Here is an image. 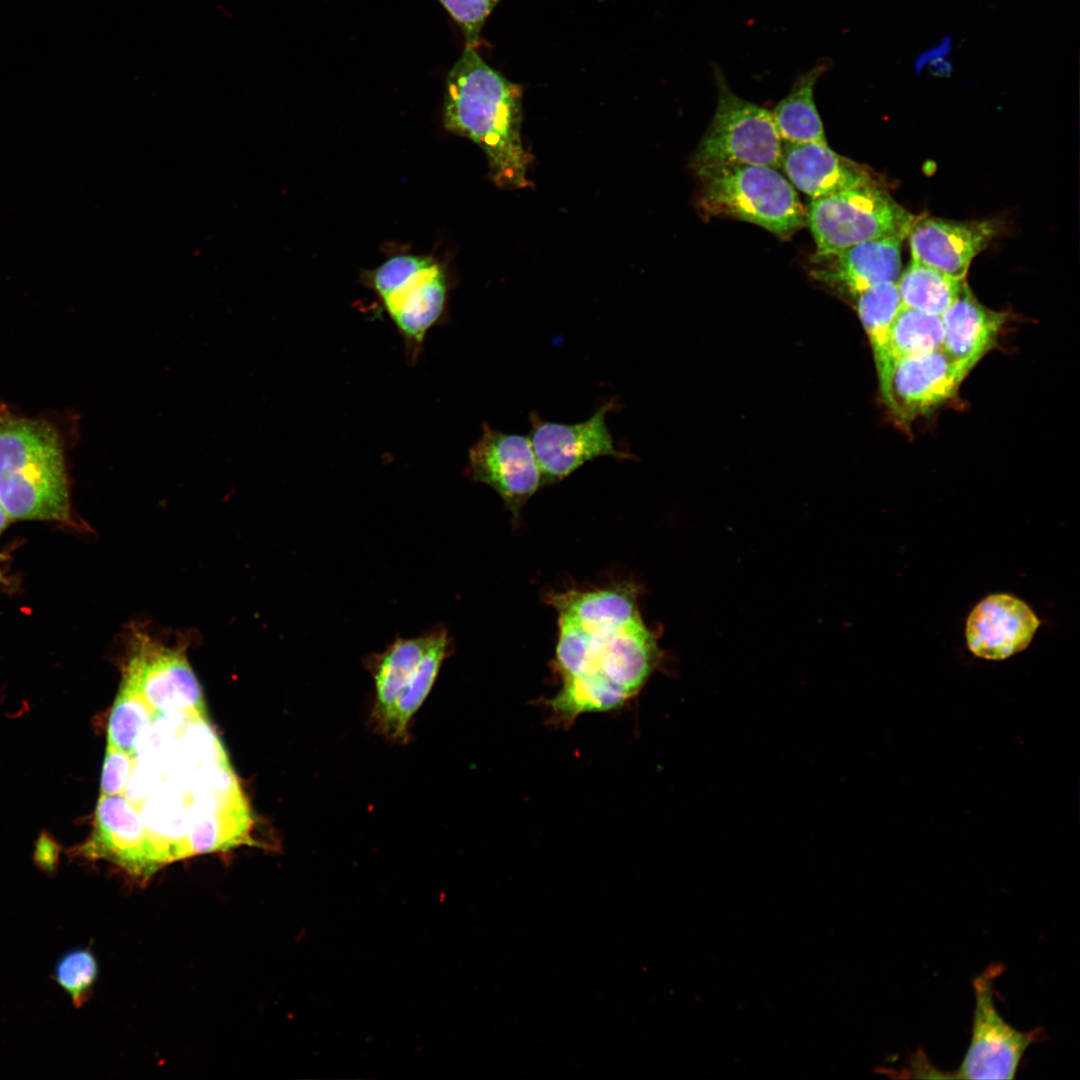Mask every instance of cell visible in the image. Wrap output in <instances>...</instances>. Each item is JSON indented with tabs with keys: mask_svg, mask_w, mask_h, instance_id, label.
Masks as SVG:
<instances>
[{
	"mask_svg": "<svg viewBox=\"0 0 1080 1080\" xmlns=\"http://www.w3.org/2000/svg\"><path fill=\"white\" fill-rule=\"evenodd\" d=\"M659 660L655 636L641 618L598 632L559 617L555 666L561 687L547 705L565 725L583 714L616 710L640 692Z\"/></svg>",
	"mask_w": 1080,
	"mask_h": 1080,
	"instance_id": "obj_1",
	"label": "cell"
},
{
	"mask_svg": "<svg viewBox=\"0 0 1080 1080\" xmlns=\"http://www.w3.org/2000/svg\"><path fill=\"white\" fill-rule=\"evenodd\" d=\"M445 88V127L483 150L489 175L498 187H529L532 160L521 134L522 87L490 67L476 49L465 47L448 73Z\"/></svg>",
	"mask_w": 1080,
	"mask_h": 1080,
	"instance_id": "obj_2",
	"label": "cell"
},
{
	"mask_svg": "<svg viewBox=\"0 0 1080 1080\" xmlns=\"http://www.w3.org/2000/svg\"><path fill=\"white\" fill-rule=\"evenodd\" d=\"M0 504L10 519H69L63 450L50 425L13 417L0 419Z\"/></svg>",
	"mask_w": 1080,
	"mask_h": 1080,
	"instance_id": "obj_3",
	"label": "cell"
},
{
	"mask_svg": "<svg viewBox=\"0 0 1080 1080\" xmlns=\"http://www.w3.org/2000/svg\"><path fill=\"white\" fill-rule=\"evenodd\" d=\"M693 171L698 181L696 207L703 218L746 221L781 239L790 238L806 223L794 186L775 168L718 164Z\"/></svg>",
	"mask_w": 1080,
	"mask_h": 1080,
	"instance_id": "obj_4",
	"label": "cell"
},
{
	"mask_svg": "<svg viewBox=\"0 0 1080 1080\" xmlns=\"http://www.w3.org/2000/svg\"><path fill=\"white\" fill-rule=\"evenodd\" d=\"M400 335L407 363L414 366L429 331L447 324L449 283L430 257L400 255L366 278Z\"/></svg>",
	"mask_w": 1080,
	"mask_h": 1080,
	"instance_id": "obj_5",
	"label": "cell"
},
{
	"mask_svg": "<svg viewBox=\"0 0 1080 1080\" xmlns=\"http://www.w3.org/2000/svg\"><path fill=\"white\" fill-rule=\"evenodd\" d=\"M917 216L882 186H864L812 199L805 215L816 244L812 258L882 238L904 240Z\"/></svg>",
	"mask_w": 1080,
	"mask_h": 1080,
	"instance_id": "obj_6",
	"label": "cell"
},
{
	"mask_svg": "<svg viewBox=\"0 0 1080 1080\" xmlns=\"http://www.w3.org/2000/svg\"><path fill=\"white\" fill-rule=\"evenodd\" d=\"M718 100L713 118L690 159V168L747 164L781 168L782 140L772 112L736 95L713 65Z\"/></svg>",
	"mask_w": 1080,
	"mask_h": 1080,
	"instance_id": "obj_7",
	"label": "cell"
},
{
	"mask_svg": "<svg viewBox=\"0 0 1080 1080\" xmlns=\"http://www.w3.org/2000/svg\"><path fill=\"white\" fill-rule=\"evenodd\" d=\"M127 640L122 680L156 713L206 714L202 690L184 647L165 645L136 625L129 630Z\"/></svg>",
	"mask_w": 1080,
	"mask_h": 1080,
	"instance_id": "obj_8",
	"label": "cell"
},
{
	"mask_svg": "<svg viewBox=\"0 0 1080 1080\" xmlns=\"http://www.w3.org/2000/svg\"><path fill=\"white\" fill-rule=\"evenodd\" d=\"M1003 967L993 963L973 979L975 1006L971 1038L953 1075L960 1079H1013L1028 1047L1040 1029L1020 1031L1000 1015L995 1005V980Z\"/></svg>",
	"mask_w": 1080,
	"mask_h": 1080,
	"instance_id": "obj_9",
	"label": "cell"
},
{
	"mask_svg": "<svg viewBox=\"0 0 1080 1080\" xmlns=\"http://www.w3.org/2000/svg\"><path fill=\"white\" fill-rule=\"evenodd\" d=\"M970 371L939 349L888 361L877 373L883 402L906 426L952 399Z\"/></svg>",
	"mask_w": 1080,
	"mask_h": 1080,
	"instance_id": "obj_10",
	"label": "cell"
},
{
	"mask_svg": "<svg viewBox=\"0 0 1080 1080\" xmlns=\"http://www.w3.org/2000/svg\"><path fill=\"white\" fill-rule=\"evenodd\" d=\"M615 401L603 403L590 418L576 424L543 420L536 411L529 414V438L535 452L543 485L563 480L586 462L598 457L632 459L617 448L606 423Z\"/></svg>",
	"mask_w": 1080,
	"mask_h": 1080,
	"instance_id": "obj_11",
	"label": "cell"
},
{
	"mask_svg": "<svg viewBox=\"0 0 1080 1080\" xmlns=\"http://www.w3.org/2000/svg\"><path fill=\"white\" fill-rule=\"evenodd\" d=\"M470 478L492 488L516 516L541 487L542 474L530 438L482 424L480 438L468 451Z\"/></svg>",
	"mask_w": 1080,
	"mask_h": 1080,
	"instance_id": "obj_12",
	"label": "cell"
},
{
	"mask_svg": "<svg viewBox=\"0 0 1080 1080\" xmlns=\"http://www.w3.org/2000/svg\"><path fill=\"white\" fill-rule=\"evenodd\" d=\"M995 219L956 221L917 216L907 238L912 260L965 280L972 260L999 235Z\"/></svg>",
	"mask_w": 1080,
	"mask_h": 1080,
	"instance_id": "obj_13",
	"label": "cell"
},
{
	"mask_svg": "<svg viewBox=\"0 0 1080 1080\" xmlns=\"http://www.w3.org/2000/svg\"><path fill=\"white\" fill-rule=\"evenodd\" d=\"M79 853L91 859L108 860L142 880L154 874L147 828L122 794L100 795L95 829Z\"/></svg>",
	"mask_w": 1080,
	"mask_h": 1080,
	"instance_id": "obj_14",
	"label": "cell"
},
{
	"mask_svg": "<svg viewBox=\"0 0 1080 1080\" xmlns=\"http://www.w3.org/2000/svg\"><path fill=\"white\" fill-rule=\"evenodd\" d=\"M1039 626V619L1024 601L1007 593L991 594L967 618V646L977 657L1003 660L1025 650Z\"/></svg>",
	"mask_w": 1080,
	"mask_h": 1080,
	"instance_id": "obj_15",
	"label": "cell"
},
{
	"mask_svg": "<svg viewBox=\"0 0 1080 1080\" xmlns=\"http://www.w3.org/2000/svg\"><path fill=\"white\" fill-rule=\"evenodd\" d=\"M781 168L794 187L812 199L864 186L885 187L875 171L828 144L782 142Z\"/></svg>",
	"mask_w": 1080,
	"mask_h": 1080,
	"instance_id": "obj_16",
	"label": "cell"
},
{
	"mask_svg": "<svg viewBox=\"0 0 1080 1080\" xmlns=\"http://www.w3.org/2000/svg\"><path fill=\"white\" fill-rule=\"evenodd\" d=\"M902 239L862 242L839 252L811 258V276L851 302L866 288L897 281L901 274Z\"/></svg>",
	"mask_w": 1080,
	"mask_h": 1080,
	"instance_id": "obj_17",
	"label": "cell"
},
{
	"mask_svg": "<svg viewBox=\"0 0 1080 1080\" xmlns=\"http://www.w3.org/2000/svg\"><path fill=\"white\" fill-rule=\"evenodd\" d=\"M1007 313L992 310L977 300L967 283L941 315L943 351L970 370L998 342Z\"/></svg>",
	"mask_w": 1080,
	"mask_h": 1080,
	"instance_id": "obj_18",
	"label": "cell"
},
{
	"mask_svg": "<svg viewBox=\"0 0 1080 1080\" xmlns=\"http://www.w3.org/2000/svg\"><path fill=\"white\" fill-rule=\"evenodd\" d=\"M433 632L414 638H398L381 653L366 657L365 666L374 683L369 720L374 729L386 716L414 674L428 649Z\"/></svg>",
	"mask_w": 1080,
	"mask_h": 1080,
	"instance_id": "obj_19",
	"label": "cell"
},
{
	"mask_svg": "<svg viewBox=\"0 0 1080 1080\" xmlns=\"http://www.w3.org/2000/svg\"><path fill=\"white\" fill-rule=\"evenodd\" d=\"M550 600L559 616L590 631L618 629L641 618L636 591L626 585L553 594Z\"/></svg>",
	"mask_w": 1080,
	"mask_h": 1080,
	"instance_id": "obj_20",
	"label": "cell"
},
{
	"mask_svg": "<svg viewBox=\"0 0 1080 1080\" xmlns=\"http://www.w3.org/2000/svg\"><path fill=\"white\" fill-rule=\"evenodd\" d=\"M450 639L445 629L433 631L431 643L411 679L374 731L396 744L410 741V723L427 699L450 652Z\"/></svg>",
	"mask_w": 1080,
	"mask_h": 1080,
	"instance_id": "obj_21",
	"label": "cell"
},
{
	"mask_svg": "<svg viewBox=\"0 0 1080 1080\" xmlns=\"http://www.w3.org/2000/svg\"><path fill=\"white\" fill-rule=\"evenodd\" d=\"M825 60L803 73L790 92L772 112L782 142L827 144L823 124L814 101V87L828 70Z\"/></svg>",
	"mask_w": 1080,
	"mask_h": 1080,
	"instance_id": "obj_22",
	"label": "cell"
},
{
	"mask_svg": "<svg viewBox=\"0 0 1080 1080\" xmlns=\"http://www.w3.org/2000/svg\"><path fill=\"white\" fill-rule=\"evenodd\" d=\"M941 316L901 306L885 340L879 370L888 361L942 349Z\"/></svg>",
	"mask_w": 1080,
	"mask_h": 1080,
	"instance_id": "obj_23",
	"label": "cell"
},
{
	"mask_svg": "<svg viewBox=\"0 0 1080 1080\" xmlns=\"http://www.w3.org/2000/svg\"><path fill=\"white\" fill-rule=\"evenodd\" d=\"M965 283L966 279H954L913 260L897 280L902 306L939 316L957 299Z\"/></svg>",
	"mask_w": 1080,
	"mask_h": 1080,
	"instance_id": "obj_24",
	"label": "cell"
},
{
	"mask_svg": "<svg viewBox=\"0 0 1080 1080\" xmlns=\"http://www.w3.org/2000/svg\"><path fill=\"white\" fill-rule=\"evenodd\" d=\"M852 304L867 334L877 366L883 356L890 325L902 306L897 281L866 288L854 297Z\"/></svg>",
	"mask_w": 1080,
	"mask_h": 1080,
	"instance_id": "obj_25",
	"label": "cell"
},
{
	"mask_svg": "<svg viewBox=\"0 0 1080 1080\" xmlns=\"http://www.w3.org/2000/svg\"><path fill=\"white\" fill-rule=\"evenodd\" d=\"M156 714L144 697L122 680L109 717L108 745L133 755Z\"/></svg>",
	"mask_w": 1080,
	"mask_h": 1080,
	"instance_id": "obj_26",
	"label": "cell"
},
{
	"mask_svg": "<svg viewBox=\"0 0 1080 1080\" xmlns=\"http://www.w3.org/2000/svg\"><path fill=\"white\" fill-rule=\"evenodd\" d=\"M98 962L88 948H76L65 953L56 963L57 984L69 995L75 1007L89 998L98 977Z\"/></svg>",
	"mask_w": 1080,
	"mask_h": 1080,
	"instance_id": "obj_27",
	"label": "cell"
},
{
	"mask_svg": "<svg viewBox=\"0 0 1080 1080\" xmlns=\"http://www.w3.org/2000/svg\"><path fill=\"white\" fill-rule=\"evenodd\" d=\"M502 0H439L459 25L465 47L476 49L481 44V31L494 8Z\"/></svg>",
	"mask_w": 1080,
	"mask_h": 1080,
	"instance_id": "obj_28",
	"label": "cell"
},
{
	"mask_svg": "<svg viewBox=\"0 0 1080 1080\" xmlns=\"http://www.w3.org/2000/svg\"><path fill=\"white\" fill-rule=\"evenodd\" d=\"M133 766V755L108 745L101 775V794H121L129 781Z\"/></svg>",
	"mask_w": 1080,
	"mask_h": 1080,
	"instance_id": "obj_29",
	"label": "cell"
},
{
	"mask_svg": "<svg viewBox=\"0 0 1080 1080\" xmlns=\"http://www.w3.org/2000/svg\"><path fill=\"white\" fill-rule=\"evenodd\" d=\"M59 847L48 835L43 834L36 845L35 862L46 872H54L58 864Z\"/></svg>",
	"mask_w": 1080,
	"mask_h": 1080,
	"instance_id": "obj_30",
	"label": "cell"
},
{
	"mask_svg": "<svg viewBox=\"0 0 1080 1080\" xmlns=\"http://www.w3.org/2000/svg\"><path fill=\"white\" fill-rule=\"evenodd\" d=\"M952 42L950 36H944L937 44L920 52L914 59V71L920 74L930 62L948 56L952 51Z\"/></svg>",
	"mask_w": 1080,
	"mask_h": 1080,
	"instance_id": "obj_31",
	"label": "cell"
},
{
	"mask_svg": "<svg viewBox=\"0 0 1080 1080\" xmlns=\"http://www.w3.org/2000/svg\"><path fill=\"white\" fill-rule=\"evenodd\" d=\"M926 68L935 76L947 77L953 72V62L948 56H944L930 62Z\"/></svg>",
	"mask_w": 1080,
	"mask_h": 1080,
	"instance_id": "obj_32",
	"label": "cell"
},
{
	"mask_svg": "<svg viewBox=\"0 0 1080 1080\" xmlns=\"http://www.w3.org/2000/svg\"><path fill=\"white\" fill-rule=\"evenodd\" d=\"M9 520L10 518L5 513L2 505L0 504V532L7 527Z\"/></svg>",
	"mask_w": 1080,
	"mask_h": 1080,
	"instance_id": "obj_33",
	"label": "cell"
}]
</instances>
